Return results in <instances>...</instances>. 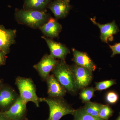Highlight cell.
<instances>
[{
	"label": "cell",
	"instance_id": "25",
	"mask_svg": "<svg viewBox=\"0 0 120 120\" xmlns=\"http://www.w3.org/2000/svg\"><path fill=\"white\" fill-rule=\"evenodd\" d=\"M0 120H10L2 112L0 113Z\"/></svg>",
	"mask_w": 120,
	"mask_h": 120
},
{
	"label": "cell",
	"instance_id": "10",
	"mask_svg": "<svg viewBox=\"0 0 120 120\" xmlns=\"http://www.w3.org/2000/svg\"><path fill=\"white\" fill-rule=\"evenodd\" d=\"M42 37L46 42L50 50V55L53 58L65 60L67 55L70 53V50L65 45L55 41L52 39Z\"/></svg>",
	"mask_w": 120,
	"mask_h": 120
},
{
	"label": "cell",
	"instance_id": "8",
	"mask_svg": "<svg viewBox=\"0 0 120 120\" xmlns=\"http://www.w3.org/2000/svg\"><path fill=\"white\" fill-rule=\"evenodd\" d=\"M90 20L92 23L98 26L100 29V38L103 42L107 43L108 41L112 40L113 35L117 34L120 31L114 21L105 24H101L96 22L94 18H91Z\"/></svg>",
	"mask_w": 120,
	"mask_h": 120
},
{
	"label": "cell",
	"instance_id": "12",
	"mask_svg": "<svg viewBox=\"0 0 120 120\" xmlns=\"http://www.w3.org/2000/svg\"><path fill=\"white\" fill-rule=\"evenodd\" d=\"M47 86V94L49 98H63L67 91L53 75H49L46 80Z\"/></svg>",
	"mask_w": 120,
	"mask_h": 120
},
{
	"label": "cell",
	"instance_id": "16",
	"mask_svg": "<svg viewBox=\"0 0 120 120\" xmlns=\"http://www.w3.org/2000/svg\"><path fill=\"white\" fill-rule=\"evenodd\" d=\"M52 0H24L23 9L44 11Z\"/></svg>",
	"mask_w": 120,
	"mask_h": 120
},
{
	"label": "cell",
	"instance_id": "7",
	"mask_svg": "<svg viewBox=\"0 0 120 120\" xmlns=\"http://www.w3.org/2000/svg\"><path fill=\"white\" fill-rule=\"evenodd\" d=\"M26 104L19 95L9 109L2 113L10 120H23L26 118Z\"/></svg>",
	"mask_w": 120,
	"mask_h": 120
},
{
	"label": "cell",
	"instance_id": "5",
	"mask_svg": "<svg viewBox=\"0 0 120 120\" xmlns=\"http://www.w3.org/2000/svg\"><path fill=\"white\" fill-rule=\"evenodd\" d=\"M71 67L77 89H83L90 84L92 79V71L76 64Z\"/></svg>",
	"mask_w": 120,
	"mask_h": 120
},
{
	"label": "cell",
	"instance_id": "20",
	"mask_svg": "<svg viewBox=\"0 0 120 120\" xmlns=\"http://www.w3.org/2000/svg\"><path fill=\"white\" fill-rule=\"evenodd\" d=\"M114 111L108 105H102L99 113V117L105 120H108L112 116Z\"/></svg>",
	"mask_w": 120,
	"mask_h": 120
},
{
	"label": "cell",
	"instance_id": "19",
	"mask_svg": "<svg viewBox=\"0 0 120 120\" xmlns=\"http://www.w3.org/2000/svg\"><path fill=\"white\" fill-rule=\"evenodd\" d=\"M95 88L93 87H89L82 89L80 93V98L83 102L86 103L90 101L94 96Z\"/></svg>",
	"mask_w": 120,
	"mask_h": 120
},
{
	"label": "cell",
	"instance_id": "18",
	"mask_svg": "<svg viewBox=\"0 0 120 120\" xmlns=\"http://www.w3.org/2000/svg\"><path fill=\"white\" fill-rule=\"evenodd\" d=\"M73 116V120H105L99 117L94 116L88 114L83 107L76 110Z\"/></svg>",
	"mask_w": 120,
	"mask_h": 120
},
{
	"label": "cell",
	"instance_id": "2",
	"mask_svg": "<svg viewBox=\"0 0 120 120\" xmlns=\"http://www.w3.org/2000/svg\"><path fill=\"white\" fill-rule=\"evenodd\" d=\"M15 16L18 22L34 28H39L50 19L45 11L35 10L16 9Z\"/></svg>",
	"mask_w": 120,
	"mask_h": 120
},
{
	"label": "cell",
	"instance_id": "6",
	"mask_svg": "<svg viewBox=\"0 0 120 120\" xmlns=\"http://www.w3.org/2000/svg\"><path fill=\"white\" fill-rule=\"evenodd\" d=\"M58 61L50 54L45 55L41 60L34 66L43 80H46L49 76L50 73L54 68Z\"/></svg>",
	"mask_w": 120,
	"mask_h": 120
},
{
	"label": "cell",
	"instance_id": "14",
	"mask_svg": "<svg viewBox=\"0 0 120 120\" xmlns=\"http://www.w3.org/2000/svg\"><path fill=\"white\" fill-rule=\"evenodd\" d=\"M73 60L75 64L86 68L92 71L97 68L96 65L86 53L73 49Z\"/></svg>",
	"mask_w": 120,
	"mask_h": 120
},
{
	"label": "cell",
	"instance_id": "9",
	"mask_svg": "<svg viewBox=\"0 0 120 120\" xmlns=\"http://www.w3.org/2000/svg\"><path fill=\"white\" fill-rule=\"evenodd\" d=\"M15 30L7 29L0 24V49L8 53L10 47L15 43L16 36Z\"/></svg>",
	"mask_w": 120,
	"mask_h": 120
},
{
	"label": "cell",
	"instance_id": "27",
	"mask_svg": "<svg viewBox=\"0 0 120 120\" xmlns=\"http://www.w3.org/2000/svg\"><path fill=\"white\" fill-rule=\"evenodd\" d=\"M27 120V118H24V119H23V120Z\"/></svg>",
	"mask_w": 120,
	"mask_h": 120
},
{
	"label": "cell",
	"instance_id": "13",
	"mask_svg": "<svg viewBox=\"0 0 120 120\" xmlns=\"http://www.w3.org/2000/svg\"><path fill=\"white\" fill-rule=\"evenodd\" d=\"M39 28L45 36L51 39L58 37L62 26L56 19L50 18L46 23Z\"/></svg>",
	"mask_w": 120,
	"mask_h": 120
},
{
	"label": "cell",
	"instance_id": "22",
	"mask_svg": "<svg viewBox=\"0 0 120 120\" xmlns=\"http://www.w3.org/2000/svg\"><path fill=\"white\" fill-rule=\"evenodd\" d=\"M119 99L118 93L114 91H110L106 93L105 100L106 103L109 105H115L117 103Z\"/></svg>",
	"mask_w": 120,
	"mask_h": 120
},
{
	"label": "cell",
	"instance_id": "17",
	"mask_svg": "<svg viewBox=\"0 0 120 120\" xmlns=\"http://www.w3.org/2000/svg\"><path fill=\"white\" fill-rule=\"evenodd\" d=\"M83 108L87 113L94 116L99 117L98 115L102 104L89 101L85 103Z\"/></svg>",
	"mask_w": 120,
	"mask_h": 120
},
{
	"label": "cell",
	"instance_id": "23",
	"mask_svg": "<svg viewBox=\"0 0 120 120\" xmlns=\"http://www.w3.org/2000/svg\"><path fill=\"white\" fill-rule=\"evenodd\" d=\"M109 46L112 52L111 57H113L116 54H120V42L116 43L113 45H109Z\"/></svg>",
	"mask_w": 120,
	"mask_h": 120
},
{
	"label": "cell",
	"instance_id": "28",
	"mask_svg": "<svg viewBox=\"0 0 120 120\" xmlns=\"http://www.w3.org/2000/svg\"><path fill=\"white\" fill-rule=\"evenodd\" d=\"M0 50H1V49H0Z\"/></svg>",
	"mask_w": 120,
	"mask_h": 120
},
{
	"label": "cell",
	"instance_id": "11",
	"mask_svg": "<svg viewBox=\"0 0 120 120\" xmlns=\"http://www.w3.org/2000/svg\"><path fill=\"white\" fill-rule=\"evenodd\" d=\"M57 19L66 17L71 8L70 0H55L47 7Z\"/></svg>",
	"mask_w": 120,
	"mask_h": 120
},
{
	"label": "cell",
	"instance_id": "4",
	"mask_svg": "<svg viewBox=\"0 0 120 120\" xmlns=\"http://www.w3.org/2000/svg\"><path fill=\"white\" fill-rule=\"evenodd\" d=\"M15 84L19 91L20 97L26 103L32 102L37 107H39L41 98L36 93V86L30 78L19 76L15 80Z\"/></svg>",
	"mask_w": 120,
	"mask_h": 120
},
{
	"label": "cell",
	"instance_id": "26",
	"mask_svg": "<svg viewBox=\"0 0 120 120\" xmlns=\"http://www.w3.org/2000/svg\"><path fill=\"white\" fill-rule=\"evenodd\" d=\"M115 120H120V112L119 113V116H118V117Z\"/></svg>",
	"mask_w": 120,
	"mask_h": 120
},
{
	"label": "cell",
	"instance_id": "1",
	"mask_svg": "<svg viewBox=\"0 0 120 120\" xmlns=\"http://www.w3.org/2000/svg\"><path fill=\"white\" fill-rule=\"evenodd\" d=\"M53 75L67 91L74 94L77 88L75 77L71 66H69L65 60L58 61L52 71Z\"/></svg>",
	"mask_w": 120,
	"mask_h": 120
},
{
	"label": "cell",
	"instance_id": "24",
	"mask_svg": "<svg viewBox=\"0 0 120 120\" xmlns=\"http://www.w3.org/2000/svg\"><path fill=\"white\" fill-rule=\"evenodd\" d=\"M7 53L6 52L2 50L0 51V65H2L4 62L5 56Z\"/></svg>",
	"mask_w": 120,
	"mask_h": 120
},
{
	"label": "cell",
	"instance_id": "15",
	"mask_svg": "<svg viewBox=\"0 0 120 120\" xmlns=\"http://www.w3.org/2000/svg\"><path fill=\"white\" fill-rule=\"evenodd\" d=\"M19 96L15 91L9 88L2 89L0 91V107L5 108L10 106L11 107Z\"/></svg>",
	"mask_w": 120,
	"mask_h": 120
},
{
	"label": "cell",
	"instance_id": "21",
	"mask_svg": "<svg viewBox=\"0 0 120 120\" xmlns=\"http://www.w3.org/2000/svg\"><path fill=\"white\" fill-rule=\"evenodd\" d=\"M116 80L110 79L95 83V90L102 91L110 88L116 84Z\"/></svg>",
	"mask_w": 120,
	"mask_h": 120
},
{
	"label": "cell",
	"instance_id": "3",
	"mask_svg": "<svg viewBox=\"0 0 120 120\" xmlns=\"http://www.w3.org/2000/svg\"><path fill=\"white\" fill-rule=\"evenodd\" d=\"M41 102L47 103L49 109V118L45 120H60L64 116L71 114L73 116L75 109H73L63 98H41Z\"/></svg>",
	"mask_w": 120,
	"mask_h": 120
}]
</instances>
